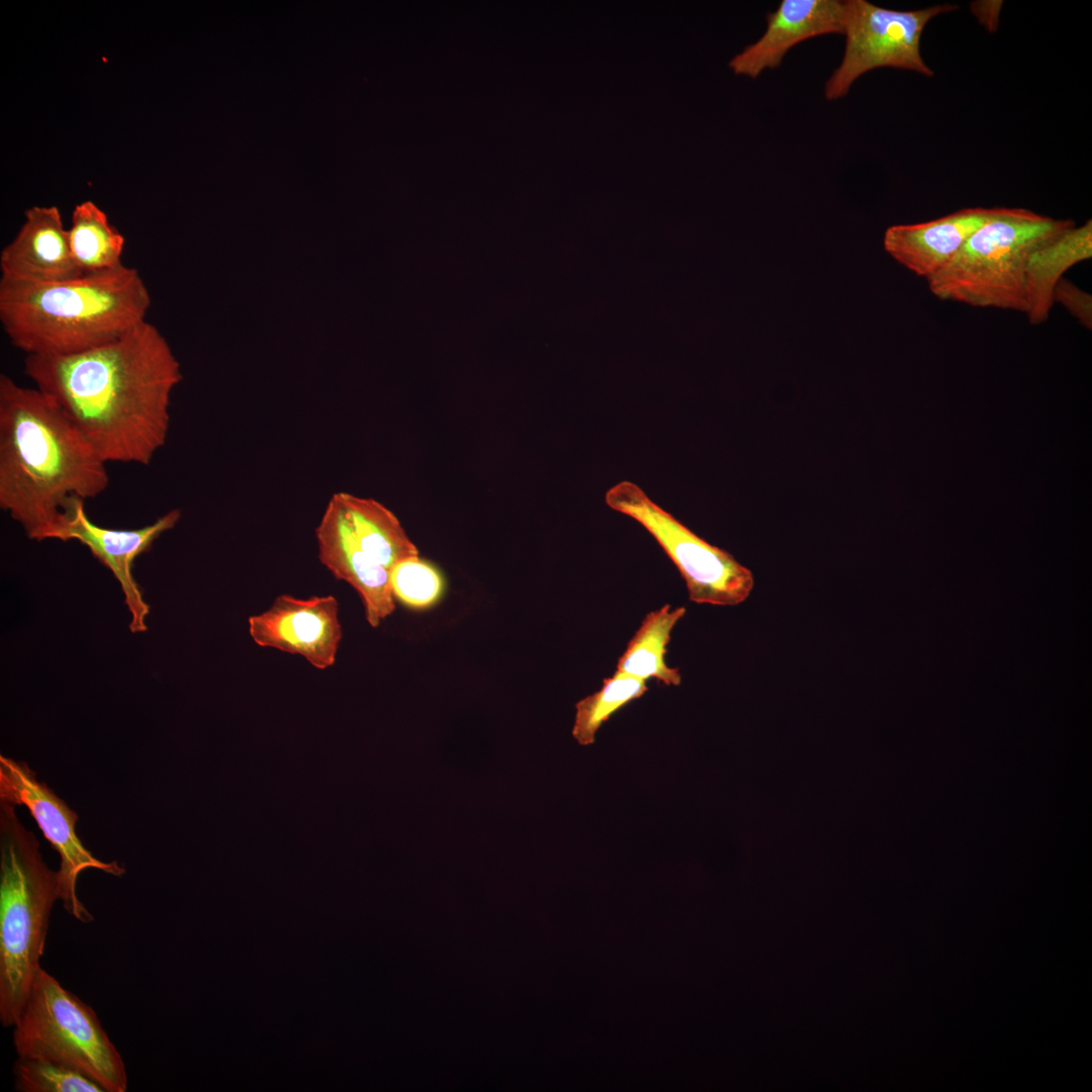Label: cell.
Returning a JSON list of instances; mask_svg holds the SVG:
<instances>
[{
    "mask_svg": "<svg viewBox=\"0 0 1092 1092\" xmlns=\"http://www.w3.org/2000/svg\"><path fill=\"white\" fill-rule=\"evenodd\" d=\"M24 372L106 462L149 465L166 444L180 363L145 321L105 344L68 355H26Z\"/></svg>",
    "mask_w": 1092,
    "mask_h": 1092,
    "instance_id": "cell-1",
    "label": "cell"
},
{
    "mask_svg": "<svg viewBox=\"0 0 1092 1092\" xmlns=\"http://www.w3.org/2000/svg\"><path fill=\"white\" fill-rule=\"evenodd\" d=\"M109 485L106 462L39 389L0 375V508L36 540L72 497Z\"/></svg>",
    "mask_w": 1092,
    "mask_h": 1092,
    "instance_id": "cell-2",
    "label": "cell"
},
{
    "mask_svg": "<svg viewBox=\"0 0 1092 1092\" xmlns=\"http://www.w3.org/2000/svg\"><path fill=\"white\" fill-rule=\"evenodd\" d=\"M152 299L124 264L59 282L0 278V323L26 355H68L110 342L146 321Z\"/></svg>",
    "mask_w": 1092,
    "mask_h": 1092,
    "instance_id": "cell-3",
    "label": "cell"
},
{
    "mask_svg": "<svg viewBox=\"0 0 1092 1092\" xmlns=\"http://www.w3.org/2000/svg\"><path fill=\"white\" fill-rule=\"evenodd\" d=\"M60 900L58 871L42 859L16 805L0 800V1021L13 1026L44 951L50 915Z\"/></svg>",
    "mask_w": 1092,
    "mask_h": 1092,
    "instance_id": "cell-4",
    "label": "cell"
},
{
    "mask_svg": "<svg viewBox=\"0 0 1092 1092\" xmlns=\"http://www.w3.org/2000/svg\"><path fill=\"white\" fill-rule=\"evenodd\" d=\"M1022 207H999L938 272L926 280L941 300L1027 313L1026 262L1044 238L1075 225Z\"/></svg>",
    "mask_w": 1092,
    "mask_h": 1092,
    "instance_id": "cell-5",
    "label": "cell"
},
{
    "mask_svg": "<svg viewBox=\"0 0 1092 1092\" xmlns=\"http://www.w3.org/2000/svg\"><path fill=\"white\" fill-rule=\"evenodd\" d=\"M18 1057L70 1066L103 1086L125 1092L124 1062L95 1011L44 969L37 972L25 1006L13 1025Z\"/></svg>",
    "mask_w": 1092,
    "mask_h": 1092,
    "instance_id": "cell-6",
    "label": "cell"
},
{
    "mask_svg": "<svg viewBox=\"0 0 1092 1092\" xmlns=\"http://www.w3.org/2000/svg\"><path fill=\"white\" fill-rule=\"evenodd\" d=\"M605 500L654 538L684 578L690 601L725 607L747 600L754 586L752 572L729 552L698 536L637 484L620 481L607 490Z\"/></svg>",
    "mask_w": 1092,
    "mask_h": 1092,
    "instance_id": "cell-7",
    "label": "cell"
},
{
    "mask_svg": "<svg viewBox=\"0 0 1092 1092\" xmlns=\"http://www.w3.org/2000/svg\"><path fill=\"white\" fill-rule=\"evenodd\" d=\"M845 47L839 66L825 83L824 96L833 101L844 97L863 74L879 68H895L932 77L924 62L920 39L934 17L959 9L956 4H938L919 10H894L866 0L844 1Z\"/></svg>",
    "mask_w": 1092,
    "mask_h": 1092,
    "instance_id": "cell-8",
    "label": "cell"
},
{
    "mask_svg": "<svg viewBox=\"0 0 1092 1092\" xmlns=\"http://www.w3.org/2000/svg\"><path fill=\"white\" fill-rule=\"evenodd\" d=\"M0 800L28 809L60 855V900L65 910L82 923L93 921L77 895L79 875L85 870H97L121 877L125 869L117 861L98 859L83 845L75 830L77 813L47 784L39 782L26 762L0 755Z\"/></svg>",
    "mask_w": 1092,
    "mask_h": 1092,
    "instance_id": "cell-9",
    "label": "cell"
},
{
    "mask_svg": "<svg viewBox=\"0 0 1092 1092\" xmlns=\"http://www.w3.org/2000/svg\"><path fill=\"white\" fill-rule=\"evenodd\" d=\"M85 502L80 497L69 499L41 530L36 541L75 540L87 547L120 584L124 603L131 616L130 632H145L148 630L146 618L150 613V606L144 600L142 589L134 579V560L150 551L163 533L175 527L181 512L178 509L170 510L152 524L139 529H111L90 520L85 510Z\"/></svg>",
    "mask_w": 1092,
    "mask_h": 1092,
    "instance_id": "cell-10",
    "label": "cell"
},
{
    "mask_svg": "<svg viewBox=\"0 0 1092 1092\" xmlns=\"http://www.w3.org/2000/svg\"><path fill=\"white\" fill-rule=\"evenodd\" d=\"M249 632L259 646L301 655L325 669L334 664L342 639L339 604L333 596L282 595L267 611L249 618Z\"/></svg>",
    "mask_w": 1092,
    "mask_h": 1092,
    "instance_id": "cell-11",
    "label": "cell"
},
{
    "mask_svg": "<svg viewBox=\"0 0 1092 1092\" xmlns=\"http://www.w3.org/2000/svg\"><path fill=\"white\" fill-rule=\"evenodd\" d=\"M844 10V1L840 0H783L765 15L764 33L731 59L730 69L736 75L755 79L764 70L778 68L798 43L842 33Z\"/></svg>",
    "mask_w": 1092,
    "mask_h": 1092,
    "instance_id": "cell-12",
    "label": "cell"
},
{
    "mask_svg": "<svg viewBox=\"0 0 1092 1092\" xmlns=\"http://www.w3.org/2000/svg\"><path fill=\"white\" fill-rule=\"evenodd\" d=\"M1 278L22 282H59L83 275L75 264L56 206H33L15 238L0 253Z\"/></svg>",
    "mask_w": 1092,
    "mask_h": 1092,
    "instance_id": "cell-13",
    "label": "cell"
},
{
    "mask_svg": "<svg viewBox=\"0 0 1092 1092\" xmlns=\"http://www.w3.org/2000/svg\"><path fill=\"white\" fill-rule=\"evenodd\" d=\"M998 209L968 207L929 221L891 225L884 233L883 246L899 264L927 279L942 269Z\"/></svg>",
    "mask_w": 1092,
    "mask_h": 1092,
    "instance_id": "cell-14",
    "label": "cell"
},
{
    "mask_svg": "<svg viewBox=\"0 0 1092 1092\" xmlns=\"http://www.w3.org/2000/svg\"><path fill=\"white\" fill-rule=\"evenodd\" d=\"M321 562L338 579L359 594L372 627L395 609L389 571L370 559L356 544L336 504L330 498L315 529Z\"/></svg>",
    "mask_w": 1092,
    "mask_h": 1092,
    "instance_id": "cell-15",
    "label": "cell"
},
{
    "mask_svg": "<svg viewBox=\"0 0 1092 1092\" xmlns=\"http://www.w3.org/2000/svg\"><path fill=\"white\" fill-rule=\"evenodd\" d=\"M1092 258V220L1072 225L1038 242L1029 253L1025 269L1028 322L1041 325L1049 320L1053 290L1072 266Z\"/></svg>",
    "mask_w": 1092,
    "mask_h": 1092,
    "instance_id": "cell-16",
    "label": "cell"
},
{
    "mask_svg": "<svg viewBox=\"0 0 1092 1092\" xmlns=\"http://www.w3.org/2000/svg\"><path fill=\"white\" fill-rule=\"evenodd\" d=\"M331 499L358 547L389 572L399 561L419 555L398 519L382 504L348 492L334 493Z\"/></svg>",
    "mask_w": 1092,
    "mask_h": 1092,
    "instance_id": "cell-17",
    "label": "cell"
},
{
    "mask_svg": "<svg viewBox=\"0 0 1092 1092\" xmlns=\"http://www.w3.org/2000/svg\"><path fill=\"white\" fill-rule=\"evenodd\" d=\"M685 614L684 607L668 604L647 613L618 659L615 672L645 681L653 678L665 686L680 685L679 669L668 666L665 655L671 632Z\"/></svg>",
    "mask_w": 1092,
    "mask_h": 1092,
    "instance_id": "cell-18",
    "label": "cell"
},
{
    "mask_svg": "<svg viewBox=\"0 0 1092 1092\" xmlns=\"http://www.w3.org/2000/svg\"><path fill=\"white\" fill-rule=\"evenodd\" d=\"M68 239L73 260L83 274L123 265V236L111 225L105 212L90 200L75 206Z\"/></svg>",
    "mask_w": 1092,
    "mask_h": 1092,
    "instance_id": "cell-19",
    "label": "cell"
},
{
    "mask_svg": "<svg viewBox=\"0 0 1092 1092\" xmlns=\"http://www.w3.org/2000/svg\"><path fill=\"white\" fill-rule=\"evenodd\" d=\"M647 691L645 680L624 673L614 672L604 678L599 691L576 703L573 738L582 746L592 745L599 729L613 714Z\"/></svg>",
    "mask_w": 1092,
    "mask_h": 1092,
    "instance_id": "cell-20",
    "label": "cell"
},
{
    "mask_svg": "<svg viewBox=\"0 0 1092 1092\" xmlns=\"http://www.w3.org/2000/svg\"><path fill=\"white\" fill-rule=\"evenodd\" d=\"M12 1071L19 1092H106L89 1076L52 1060L18 1057Z\"/></svg>",
    "mask_w": 1092,
    "mask_h": 1092,
    "instance_id": "cell-21",
    "label": "cell"
},
{
    "mask_svg": "<svg viewBox=\"0 0 1092 1092\" xmlns=\"http://www.w3.org/2000/svg\"><path fill=\"white\" fill-rule=\"evenodd\" d=\"M389 583L393 598L413 609L431 607L444 588L440 571L419 555L395 564L389 572Z\"/></svg>",
    "mask_w": 1092,
    "mask_h": 1092,
    "instance_id": "cell-22",
    "label": "cell"
},
{
    "mask_svg": "<svg viewBox=\"0 0 1092 1092\" xmlns=\"http://www.w3.org/2000/svg\"><path fill=\"white\" fill-rule=\"evenodd\" d=\"M1053 303H1060L1085 329L1092 330V296L1062 277L1054 287Z\"/></svg>",
    "mask_w": 1092,
    "mask_h": 1092,
    "instance_id": "cell-23",
    "label": "cell"
}]
</instances>
